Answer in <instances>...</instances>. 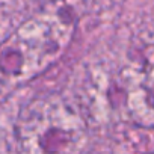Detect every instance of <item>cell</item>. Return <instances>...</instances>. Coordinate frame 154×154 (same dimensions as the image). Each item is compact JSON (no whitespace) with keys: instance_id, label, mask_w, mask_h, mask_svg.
I'll list each match as a JSON object with an SVG mask.
<instances>
[{"instance_id":"1","label":"cell","mask_w":154,"mask_h":154,"mask_svg":"<svg viewBox=\"0 0 154 154\" xmlns=\"http://www.w3.org/2000/svg\"><path fill=\"white\" fill-rule=\"evenodd\" d=\"M77 0H51L0 42V98L53 66L72 41Z\"/></svg>"},{"instance_id":"2","label":"cell","mask_w":154,"mask_h":154,"mask_svg":"<svg viewBox=\"0 0 154 154\" xmlns=\"http://www.w3.org/2000/svg\"><path fill=\"white\" fill-rule=\"evenodd\" d=\"M86 137L82 110L56 92L27 101L15 121L17 154H79Z\"/></svg>"},{"instance_id":"3","label":"cell","mask_w":154,"mask_h":154,"mask_svg":"<svg viewBox=\"0 0 154 154\" xmlns=\"http://www.w3.org/2000/svg\"><path fill=\"white\" fill-rule=\"evenodd\" d=\"M116 95L127 121L154 128V44L140 48L121 68Z\"/></svg>"}]
</instances>
